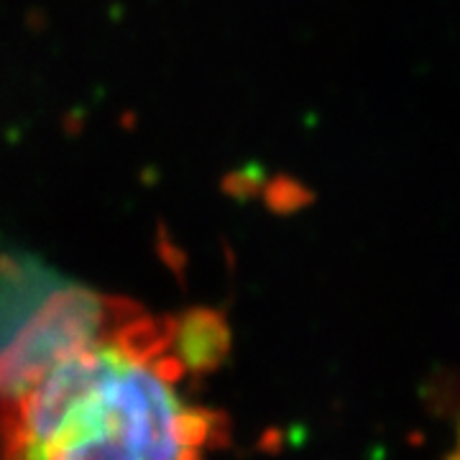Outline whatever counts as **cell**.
Returning <instances> with one entry per match:
<instances>
[{"label": "cell", "mask_w": 460, "mask_h": 460, "mask_svg": "<svg viewBox=\"0 0 460 460\" xmlns=\"http://www.w3.org/2000/svg\"><path fill=\"white\" fill-rule=\"evenodd\" d=\"M180 410L151 363L111 332L57 363L18 399H0V460H180Z\"/></svg>", "instance_id": "1"}, {"label": "cell", "mask_w": 460, "mask_h": 460, "mask_svg": "<svg viewBox=\"0 0 460 460\" xmlns=\"http://www.w3.org/2000/svg\"><path fill=\"white\" fill-rule=\"evenodd\" d=\"M156 253L162 256V261L174 271V277L180 281H184V271H187V253L181 251L174 238L166 233L164 226H159V235H156Z\"/></svg>", "instance_id": "7"}, {"label": "cell", "mask_w": 460, "mask_h": 460, "mask_svg": "<svg viewBox=\"0 0 460 460\" xmlns=\"http://www.w3.org/2000/svg\"><path fill=\"white\" fill-rule=\"evenodd\" d=\"M261 187V174L256 166H248V169H238V172H230L220 181V190L228 195V198L235 199H246L253 198Z\"/></svg>", "instance_id": "5"}, {"label": "cell", "mask_w": 460, "mask_h": 460, "mask_svg": "<svg viewBox=\"0 0 460 460\" xmlns=\"http://www.w3.org/2000/svg\"><path fill=\"white\" fill-rule=\"evenodd\" d=\"M141 313V305L126 296H105L80 284L57 281L0 350V399L26 394L69 353Z\"/></svg>", "instance_id": "2"}, {"label": "cell", "mask_w": 460, "mask_h": 460, "mask_svg": "<svg viewBox=\"0 0 460 460\" xmlns=\"http://www.w3.org/2000/svg\"><path fill=\"white\" fill-rule=\"evenodd\" d=\"M172 348L190 374L195 376L215 374L228 361L233 348V332L226 314L210 307H192L181 313L174 325Z\"/></svg>", "instance_id": "3"}, {"label": "cell", "mask_w": 460, "mask_h": 460, "mask_svg": "<svg viewBox=\"0 0 460 460\" xmlns=\"http://www.w3.org/2000/svg\"><path fill=\"white\" fill-rule=\"evenodd\" d=\"M445 460H460V450H458V447H456L453 453H447V456H445Z\"/></svg>", "instance_id": "8"}, {"label": "cell", "mask_w": 460, "mask_h": 460, "mask_svg": "<svg viewBox=\"0 0 460 460\" xmlns=\"http://www.w3.org/2000/svg\"><path fill=\"white\" fill-rule=\"evenodd\" d=\"M266 202L271 210H279V213H287V210H295L305 202V195L302 190L296 187L295 181L289 180H277L271 181L266 187Z\"/></svg>", "instance_id": "6"}, {"label": "cell", "mask_w": 460, "mask_h": 460, "mask_svg": "<svg viewBox=\"0 0 460 460\" xmlns=\"http://www.w3.org/2000/svg\"><path fill=\"white\" fill-rule=\"evenodd\" d=\"M456 447L460 450V420H458V445H456Z\"/></svg>", "instance_id": "9"}, {"label": "cell", "mask_w": 460, "mask_h": 460, "mask_svg": "<svg viewBox=\"0 0 460 460\" xmlns=\"http://www.w3.org/2000/svg\"><path fill=\"white\" fill-rule=\"evenodd\" d=\"M172 440L184 450H199L205 445L226 447L230 440V420L226 411L205 407H180L169 422Z\"/></svg>", "instance_id": "4"}]
</instances>
